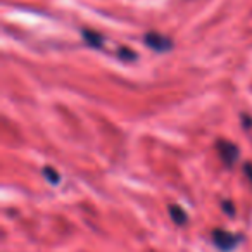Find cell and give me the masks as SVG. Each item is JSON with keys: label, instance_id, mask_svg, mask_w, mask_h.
Wrapping results in <instances>:
<instances>
[{"label": "cell", "instance_id": "obj_9", "mask_svg": "<svg viewBox=\"0 0 252 252\" xmlns=\"http://www.w3.org/2000/svg\"><path fill=\"white\" fill-rule=\"evenodd\" d=\"M244 171H245V175H247L249 178L252 180V164H245L244 166Z\"/></svg>", "mask_w": 252, "mask_h": 252}, {"label": "cell", "instance_id": "obj_2", "mask_svg": "<svg viewBox=\"0 0 252 252\" xmlns=\"http://www.w3.org/2000/svg\"><path fill=\"white\" fill-rule=\"evenodd\" d=\"M144 40H145V45L151 47V49L156 50V52H168V50L173 49L171 38L161 35V33L151 32V33H147V35H145Z\"/></svg>", "mask_w": 252, "mask_h": 252}, {"label": "cell", "instance_id": "obj_6", "mask_svg": "<svg viewBox=\"0 0 252 252\" xmlns=\"http://www.w3.org/2000/svg\"><path fill=\"white\" fill-rule=\"evenodd\" d=\"M43 176H45V178L49 180V182L52 183V185H56V183H59V180H61L59 173L54 171L52 168H43Z\"/></svg>", "mask_w": 252, "mask_h": 252}, {"label": "cell", "instance_id": "obj_5", "mask_svg": "<svg viewBox=\"0 0 252 252\" xmlns=\"http://www.w3.org/2000/svg\"><path fill=\"white\" fill-rule=\"evenodd\" d=\"M169 214H171L173 221H175L176 224H185L187 220H189L185 211H183L180 206H176V204H171V206H169Z\"/></svg>", "mask_w": 252, "mask_h": 252}, {"label": "cell", "instance_id": "obj_1", "mask_svg": "<svg viewBox=\"0 0 252 252\" xmlns=\"http://www.w3.org/2000/svg\"><path fill=\"white\" fill-rule=\"evenodd\" d=\"M242 240L240 235H235L230 233V231H224V230H214L213 231V242L220 251L223 252H230L233 251L235 247L238 245V242Z\"/></svg>", "mask_w": 252, "mask_h": 252}, {"label": "cell", "instance_id": "obj_3", "mask_svg": "<svg viewBox=\"0 0 252 252\" xmlns=\"http://www.w3.org/2000/svg\"><path fill=\"white\" fill-rule=\"evenodd\" d=\"M216 147H218V152H220V158H221V161L224 162V166H228L230 168L231 164H233L235 161L238 159V147L235 144H231V142H228V140H220L216 144Z\"/></svg>", "mask_w": 252, "mask_h": 252}, {"label": "cell", "instance_id": "obj_8", "mask_svg": "<svg viewBox=\"0 0 252 252\" xmlns=\"http://www.w3.org/2000/svg\"><path fill=\"white\" fill-rule=\"evenodd\" d=\"M223 209L226 211L228 214H233L235 213L233 206H231V202H228V200H224V202H223Z\"/></svg>", "mask_w": 252, "mask_h": 252}, {"label": "cell", "instance_id": "obj_4", "mask_svg": "<svg viewBox=\"0 0 252 252\" xmlns=\"http://www.w3.org/2000/svg\"><path fill=\"white\" fill-rule=\"evenodd\" d=\"M81 35H83L85 42H87L90 47H94V49H102V45H104V36L92 32V30H83Z\"/></svg>", "mask_w": 252, "mask_h": 252}, {"label": "cell", "instance_id": "obj_7", "mask_svg": "<svg viewBox=\"0 0 252 252\" xmlns=\"http://www.w3.org/2000/svg\"><path fill=\"white\" fill-rule=\"evenodd\" d=\"M119 57H121V59H126V61H133L137 56H135V52H133V50L121 49V50H119Z\"/></svg>", "mask_w": 252, "mask_h": 252}]
</instances>
